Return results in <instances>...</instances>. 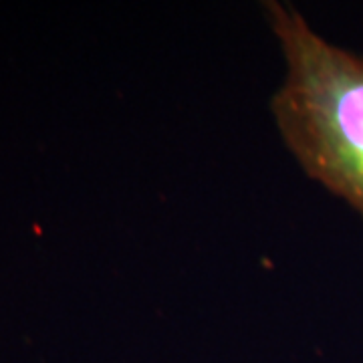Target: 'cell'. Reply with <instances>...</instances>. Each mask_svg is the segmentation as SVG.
Listing matches in <instances>:
<instances>
[{"instance_id":"1","label":"cell","mask_w":363,"mask_h":363,"mask_svg":"<svg viewBox=\"0 0 363 363\" xmlns=\"http://www.w3.org/2000/svg\"><path fill=\"white\" fill-rule=\"evenodd\" d=\"M262 9L285 59L277 130L303 172L363 216V55L321 37L291 4Z\"/></svg>"}]
</instances>
